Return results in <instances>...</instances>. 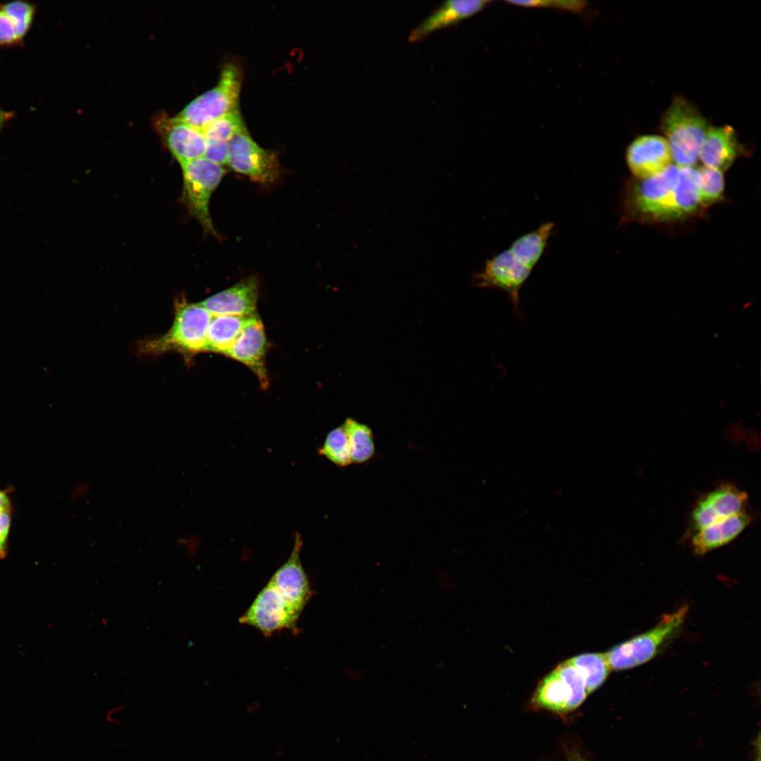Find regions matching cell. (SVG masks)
I'll list each match as a JSON object with an SVG mask.
<instances>
[{
  "label": "cell",
  "mask_w": 761,
  "mask_h": 761,
  "mask_svg": "<svg viewBox=\"0 0 761 761\" xmlns=\"http://www.w3.org/2000/svg\"><path fill=\"white\" fill-rule=\"evenodd\" d=\"M638 180L627 190L624 206L639 219L676 220L701 206L698 173L694 167L672 163L660 173Z\"/></svg>",
  "instance_id": "6da1fadb"
},
{
  "label": "cell",
  "mask_w": 761,
  "mask_h": 761,
  "mask_svg": "<svg viewBox=\"0 0 761 761\" xmlns=\"http://www.w3.org/2000/svg\"><path fill=\"white\" fill-rule=\"evenodd\" d=\"M555 228L553 222L516 238L507 248L488 259L473 277L474 285L504 292L521 316L520 290L541 259Z\"/></svg>",
  "instance_id": "7a4b0ae2"
},
{
  "label": "cell",
  "mask_w": 761,
  "mask_h": 761,
  "mask_svg": "<svg viewBox=\"0 0 761 761\" xmlns=\"http://www.w3.org/2000/svg\"><path fill=\"white\" fill-rule=\"evenodd\" d=\"M212 317L199 303H188L185 299L177 300L173 323L169 330L156 338L142 341L138 349L147 355L176 352L185 359L207 352V333Z\"/></svg>",
  "instance_id": "3957f363"
},
{
  "label": "cell",
  "mask_w": 761,
  "mask_h": 761,
  "mask_svg": "<svg viewBox=\"0 0 761 761\" xmlns=\"http://www.w3.org/2000/svg\"><path fill=\"white\" fill-rule=\"evenodd\" d=\"M660 126L675 164L694 167L710 127L698 108L686 99L676 97L664 113Z\"/></svg>",
  "instance_id": "277c9868"
},
{
  "label": "cell",
  "mask_w": 761,
  "mask_h": 761,
  "mask_svg": "<svg viewBox=\"0 0 761 761\" xmlns=\"http://www.w3.org/2000/svg\"><path fill=\"white\" fill-rule=\"evenodd\" d=\"M688 607L664 615L650 630L610 650L605 655L612 669L625 670L641 665L659 654L680 632Z\"/></svg>",
  "instance_id": "5b68a950"
},
{
  "label": "cell",
  "mask_w": 761,
  "mask_h": 761,
  "mask_svg": "<svg viewBox=\"0 0 761 761\" xmlns=\"http://www.w3.org/2000/svg\"><path fill=\"white\" fill-rule=\"evenodd\" d=\"M241 82L240 69L233 63H225L218 84L194 99L176 117L202 131L214 120L238 110Z\"/></svg>",
  "instance_id": "8992f818"
},
{
  "label": "cell",
  "mask_w": 761,
  "mask_h": 761,
  "mask_svg": "<svg viewBox=\"0 0 761 761\" xmlns=\"http://www.w3.org/2000/svg\"><path fill=\"white\" fill-rule=\"evenodd\" d=\"M588 694L578 669L569 662H563L540 681L531 704L536 709L562 714L579 707Z\"/></svg>",
  "instance_id": "52a82bcc"
},
{
  "label": "cell",
  "mask_w": 761,
  "mask_h": 761,
  "mask_svg": "<svg viewBox=\"0 0 761 761\" xmlns=\"http://www.w3.org/2000/svg\"><path fill=\"white\" fill-rule=\"evenodd\" d=\"M183 174V198L186 206L208 233L216 235L209 213L211 194L221 181L225 171L222 166L205 157L181 165Z\"/></svg>",
  "instance_id": "ba28073f"
},
{
  "label": "cell",
  "mask_w": 761,
  "mask_h": 761,
  "mask_svg": "<svg viewBox=\"0 0 761 761\" xmlns=\"http://www.w3.org/2000/svg\"><path fill=\"white\" fill-rule=\"evenodd\" d=\"M300 615L267 583L238 621L241 624L254 627L265 636L270 637L283 629L298 633L297 621Z\"/></svg>",
  "instance_id": "9c48e42d"
},
{
  "label": "cell",
  "mask_w": 761,
  "mask_h": 761,
  "mask_svg": "<svg viewBox=\"0 0 761 761\" xmlns=\"http://www.w3.org/2000/svg\"><path fill=\"white\" fill-rule=\"evenodd\" d=\"M228 164L235 171L263 184L276 180L280 171L276 153L260 147L247 130L229 141Z\"/></svg>",
  "instance_id": "30bf717a"
},
{
  "label": "cell",
  "mask_w": 761,
  "mask_h": 761,
  "mask_svg": "<svg viewBox=\"0 0 761 761\" xmlns=\"http://www.w3.org/2000/svg\"><path fill=\"white\" fill-rule=\"evenodd\" d=\"M303 540L296 533L293 548L287 561L273 574L268 583L294 610L302 614L313 590L300 559Z\"/></svg>",
  "instance_id": "8fae6325"
},
{
  "label": "cell",
  "mask_w": 761,
  "mask_h": 761,
  "mask_svg": "<svg viewBox=\"0 0 761 761\" xmlns=\"http://www.w3.org/2000/svg\"><path fill=\"white\" fill-rule=\"evenodd\" d=\"M748 495L731 485H722L702 497L691 516L697 531L722 519L744 512Z\"/></svg>",
  "instance_id": "7c38bea8"
},
{
  "label": "cell",
  "mask_w": 761,
  "mask_h": 761,
  "mask_svg": "<svg viewBox=\"0 0 761 761\" xmlns=\"http://www.w3.org/2000/svg\"><path fill=\"white\" fill-rule=\"evenodd\" d=\"M626 160L638 179L654 176L672 164V154L664 137L655 135L636 137L628 147Z\"/></svg>",
  "instance_id": "4fadbf2b"
},
{
  "label": "cell",
  "mask_w": 761,
  "mask_h": 761,
  "mask_svg": "<svg viewBox=\"0 0 761 761\" xmlns=\"http://www.w3.org/2000/svg\"><path fill=\"white\" fill-rule=\"evenodd\" d=\"M258 296V280L249 277L199 304L213 316H250L256 314Z\"/></svg>",
  "instance_id": "5bb4252c"
},
{
  "label": "cell",
  "mask_w": 761,
  "mask_h": 761,
  "mask_svg": "<svg viewBox=\"0 0 761 761\" xmlns=\"http://www.w3.org/2000/svg\"><path fill=\"white\" fill-rule=\"evenodd\" d=\"M157 125L163 134L170 151L180 166L204 156L206 138L201 130L177 117L159 118Z\"/></svg>",
  "instance_id": "9a60e30c"
},
{
  "label": "cell",
  "mask_w": 761,
  "mask_h": 761,
  "mask_svg": "<svg viewBox=\"0 0 761 761\" xmlns=\"http://www.w3.org/2000/svg\"><path fill=\"white\" fill-rule=\"evenodd\" d=\"M266 345L264 325L257 317L243 329L225 354L247 366L258 377L264 388L268 383L265 366Z\"/></svg>",
  "instance_id": "2e32d148"
},
{
  "label": "cell",
  "mask_w": 761,
  "mask_h": 761,
  "mask_svg": "<svg viewBox=\"0 0 761 761\" xmlns=\"http://www.w3.org/2000/svg\"><path fill=\"white\" fill-rule=\"evenodd\" d=\"M490 1L449 0L444 1L409 33L411 42L421 41L433 32L457 24L482 11Z\"/></svg>",
  "instance_id": "e0dca14e"
},
{
  "label": "cell",
  "mask_w": 761,
  "mask_h": 761,
  "mask_svg": "<svg viewBox=\"0 0 761 761\" xmlns=\"http://www.w3.org/2000/svg\"><path fill=\"white\" fill-rule=\"evenodd\" d=\"M737 135L729 125L709 127L700 149L698 159L704 166L726 171L741 152Z\"/></svg>",
  "instance_id": "ac0fdd59"
},
{
  "label": "cell",
  "mask_w": 761,
  "mask_h": 761,
  "mask_svg": "<svg viewBox=\"0 0 761 761\" xmlns=\"http://www.w3.org/2000/svg\"><path fill=\"white\" fill-rule=\"evenodd\" d=\"M750 520V516L743 512L697 531L691 539L694 552L704 555L729 543L746 528Z\"/></svg>",
  "instance_id": "d6986e66"
},
{
  "label": "cell",
  "mask_w": 761,
  "mask_h": 761,
  "mask_svg": "<svg viewBox=\"0 0 761 761\" xmlns=\"http://www.w3.org/2000/svg\"><path fill=\"white\" fill-rule=\"evenodd\" d=\"M257 317L256 314L213 316L207 333V352L225 355L243 329Z\"/></svg>",
  "instance_id": "ffe728a7"
},
{
  "label": "cell",
  "mask_w": 761,
  "mask_h": 761,
  "mask_svg": "<svg viewBox=\"0 0 761 761\" xmlns=\"http://www.w3.org/2000/svg\"><path fill=\"white\" fill-rule=\"evenodd\" d=\"M583 676L588 693L598 688L612 669L605 654L585 653L569 660Z\"/></svg>",
  "instance_id": "44dd1931"
},
{
  "label": "cell",
  "mask_w": 761,
  "mask_h": 761,
  "mask_svg": "<svg viewBox=\"0 0 761 761\" xmlns=\"http://www.w3.org/2000/svg\"><path fill=\"white\" fill-rule=\"evenodd\" d=\"M342 426L348 436L352 462L361 464L370 460L375 453L371 428L352 418H347Z\"/></svg>",
  "instance_id": "7402d4cb"
},
{
  "label": "cell",
  "mask_w": 761,
  "mask_h": 761,
  "mask_svg": "<svg viewBox=\"0 0 761 761\" xmlns=\"http://www.w3.org/2000/svg\"><path fill=\"white\" fill-rule=\"evenodd\" d=\"M318 452L340 467H345L352 463L348 436L342 425L328 433Z\"/></svg>",
  "instance_id": "603a6c76"
},
{
  "label": "cell",
  "mask_w": 761,
  "mask_h": 761,
  "mask_svg": "<svg viewBox=\"0 0 761 761\" xmlns=\"http://www.w3.org/2000/svg\"><path fill=\"white\" fill-rule=\"evenodd\" d=\"M245 130L243 119L237 110L211 122L202 132L206 140L229 142L235 135Z\"/></svg>",
  "instance_id": "cb8c5ba5"
},
{
  "label": "cell",
  "mask_w": 761,
  "mask_h": 761,
  "mask_svg": "<svg viewBox=\"0 0 761 761\" xmlns=\"http://www.w3.org/2000/svg\"><path fill=\"white\" fill-rule=\"evenodd\" d=\"M698 172L701 206H707L716 203L724 193L723 173L705 166L698 168Z\"/></svg>",
  "instance_id": "d4e9b609"
},
{
  "label": "cell",
  "mask_w": 761,
  "mask_h": 761,
  "mask_svg": "<svg viewBox=\"0 0 761 761\" xmlns=\"http://www.w3.org/2000/svg\"><path fill=\"white\" fill-rule=\"evenodd\" d=\"M0 10L4 11L13 22L17 35L23 43L32 24L36 6L28 1L16 0L0 4Z\"/></svg>",
  "instance_id": "484cf974"
},
{
  "label": "cell",
  "mask_w": 761,
  "mask_h": 761,
  "mask_svg": "<svg viewBox=\"0 0 761 761\" xmlns=\"http://www.w3.org/2000/svg\"><path fill=\"white\" fill-rule=\"evenodd\" d=\"M507 3L524 7H534V8H552L562 10L569 11L575 13L582 14L586 13L588 8V5L586 1H551V0H536V1H508Z\"/></svg>",
  "instance_id": "4316f807"
},
{
  "label": "cell",
  "mask_w": 761,
  "mask_h": 761,
  "mask_svg": "<svg viewBox=\"0 0 761 761\" xmlns=\"http://www.w3.org/2000/svg\"><path fill=\"white\" fill-rule=\"evenodd\" d=\"M12 20L0 10V47L21 44Z\"/></svg>",
  "instance_id": "83f0119b"
},
{
  "label": "cell",
  "mask_w": 761,
  "mask_h": 761,
  "mask_svg": "<svg viewBox=\"0 0 761 761\" xmlns=\"http://www.w3.org/2000/svg\"><path fill=\"white\" fill-rule=\"evenodd\" d=\"M204 157L221 166L228 164V142L206 140Z\"/></svg>",
  "instance_id": "f1b7e54d"
},
{
  "label": "cell",
  "mask_w": 761,
  "mask_h": 761,
  "mask_svg": "<svg viewBox=\"0 0 761 761\" xmlns=\"http://www.w3.org/2000/svg\"><path fill=\"white\" fill-rule=\"evenodd\" d=\"M12 521V508L0 512V558L6 556Z\"/></svg>",
  "instance_id": "f546056e"
},
{
  "label": "cell",
  "mask_w": 761,
  "mask_h": 761,
  "mask_svg": "<svg viewBox=\"0 0 761 761\" xmlns=\"http://www.w3.org/2000/svg\"><path fill=\"white\" fill-rule=\"evenodd\" d=\"M198 544V538L188 533L180 536L176 540L177 547L182 550L187 557H193L195 555Z\"/></svg>",
  "instance_id": "4dcf8cb0"
},
{
  "label": "cell",
  "mask_w": 761,
  "mask_h": 761,
  "mask_svg": "<svg viewBox=\"0 0 761 761\" xmlns=\"http://www.w3.org/2000/svg\"><path fill=\"white\" fill-rule=\"evenodd\" d=\"M9 492L6 489L0 490V512L12 508Z\"/></svg>",
  "instance_id": "1f68e13d"
},
{
  "label": "cell",
  "mask_w": 761,
  "mask_h": 761,
  "mask_svg": "<svg viewBox=\"0 0 761 761\" xmlns=\"http://www.w3.org/2000/svg\"><path fill=\"white\" fill-rule=\"evenodd\" d=\"M567 761H587L578 751L569 750L567 754Z\"/></svg>",
  "instance_id": "d6a6232c"
},
{
  "label": "cell",
  "mask_w": 761,
  "mask_h": 761,
  "mask_svg": "<svg viewBox=\"0 0 761 761\" xmlns=\"http://www.w3.org/2000/svg\"><path fill=\"white\" fill-rule=\"evenodd\" d=\"M13 116V112L5 111L0 106V130L2 128L5 123L10 120Z\"/></svg>",
  "instance_id": "836d02e7"
}]
</instances>
